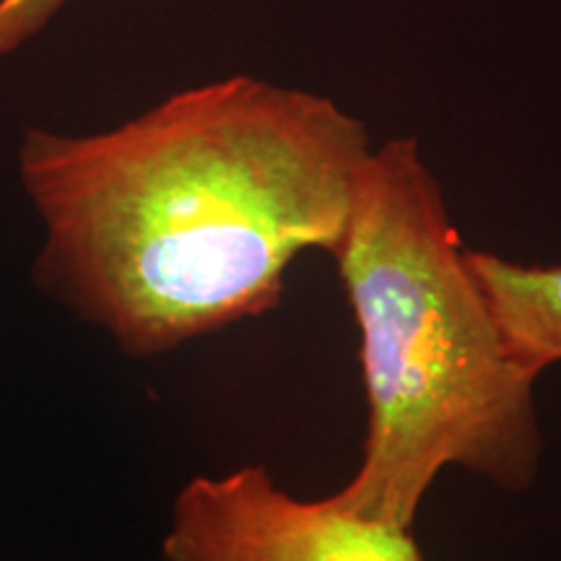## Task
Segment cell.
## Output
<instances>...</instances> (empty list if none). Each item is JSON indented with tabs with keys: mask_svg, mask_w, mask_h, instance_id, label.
Returning a JSON list of instances; mask_svg holds the SVG:
<instances>
[{
	"mask_svg": "<svg viewBox=\"0 0 561 561\" xmlns=\"http://www.w3.org/2000/svg\"><path fill=\"white\" fill-rule=\"evenodd\" d=\"M68 0H0V60L32 42Z\"/></svg>",
	"mask_w": 561,
	"mask_h": 561,
	"instance_id": "cell-5",
	"label": "cell"
},
{
	"mask_svg": "<svg viewBox=\"0 0 561 561\" xmlns=\"http://www.w3.org/2000/svg\"><path fill=\"white\" fill-rule=\"evenodd\" d=\"M510 354L541 375L561 362V265H523L494 252L468 250Z\"/></svg>",
	"mask_w": 561,
	"mask_h": 561,
	"instance_id": "cell-4",
	"label": "cell"
},
{
	"mask_svg": "<svg viewBox=\"0 0 561 561\" xmlns=\"http://www.w3.org/2000/svg\"><path fill=\"white\" fill-rule=\"evenodd\" d=\"M333 261L369 409L359 471L333 500L413 528L447 466L528 489L543 455L538 375L510 354L416 138L369 151Z\"/></svg>",
	"mask_w": 561,
	"mask_h": 561,
	"instance_id": "cell-2",
	"label": "cell"
},
{
	"mask_svg": "<svg viewBox=\"0 0 561 561\" xmlns=\"http://www.w3.org/2000/svg\"><path fill=\"white\" fill-rule=\"evenodd\" d=\"M367 125L307 89L229 76L100 133L26 128L32 280L130 359L261 318L301 252L346 237Z\"/></svg>",
	"mask_w": 561,
	"mask_h": 561,
	"instance_id": "cell-1",
	"label": "cell"
},
{
	"mask_svg": "<svg viewBox=\"0 0 561 561\" xmlns=\"http://www.w3.org/2000/svg\"><path fill=\"white\" fill-rule=\"evenodd\" d=\"M161 561H424L411 528L305 502L265 466L195 476L174 496Z\"/></svg>",
	"mask_w": 561,
	"mask_h": 561,
	"instance_id": "cell-3",
	"label": "cell"
}]
</instances>
